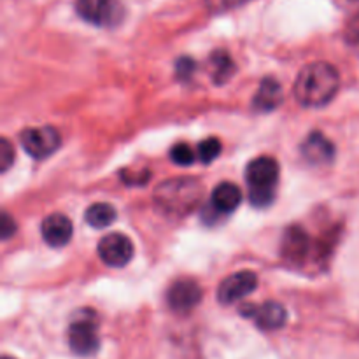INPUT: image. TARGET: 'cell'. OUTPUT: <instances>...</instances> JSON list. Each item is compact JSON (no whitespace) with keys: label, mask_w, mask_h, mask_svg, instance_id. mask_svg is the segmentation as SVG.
Instances as JSON below:
<instances>
[{"label":"cell","mask_w":359,"mask_h":359,"mask_svg":"<svg viewBox=\"0 0 359 359\" xmlns=\"http://www.w3.org/2000/svg\"><path fill=\"white\" fill-rule=\"evenodd\" d=\"M339 88V70L332 63L314 62L300 70L293 95L304 107H325L335 98Z\"/></svg>","instance_id":"1"},{"label":"cell","mask_w":359,"mask_h":359,"mask_svg":"<svg viewBox=\"0 0 359 359\" xmlns=\"http://www.w3.org/2000/svg\"><path fill=\"white\" fill-rule=\"evenodd\" d=\"M202 184L193 177H174L158 184L154 203L167 217H186L202 200Z\"/></svg>","instance_id":"2"},{"label":"cell","mask_w":359,"mask_h":359,"mask_svg":"<svg viewBox=\"0 0 359 359\" xmlns=\"http://www.w3.org/2000/svg\"><path fill=\"white\" fill-rule=\"evenodd\" d=\"M245 181L252 205L269 207L276 198V186L279 181V163L276 158L258 156L249 161L245 168Z\"/></svg>","instance_id":"3"},{"label":"cell","mask_w":359,"mask_h":359,"mask_svg":"<svg viewBox=\"0 0 359 359\" xmlns=\"http://www.w3.org/2000/svg\"><path fill=\"white\" fill-rule=\"evenodd\" d=\"M69 347L77 356H93L100 347L98 339V321L97 314L90 309H83L72 318L69 326Z\"/></svg>","instance_id":"4"},{"label":"cell","mask_w":359,"mask_h":359,"mask_svg":"<svg viewBox=\"0 0 359 359\" xmlns=\"http://www.w3.org/2000/svg\"><path fill=\"white\" fill-rule=\"evenodd\" d=\"M20 144L25 153L30 154L34 160H44L60 149L62 137L53 126H37V128L23 130L20 135Z\"/></svg>","instance_id":"5"},{"label":"cell","mask_w":359,"mask_h":359,"mask_svg":"<svg viewBox=\"0 0 359 359\" xmlns=\"http://www.w3.org/2000/svg\"><path fill=\"white\" fill-rule=\"evenodd\" d=\"M76 11L93 27H116L125 14L119 0H76Z\"/></svg>","instance_id":"6"},{"label":"cell","mask_w":359,"mask_h":359,"mask_svg":"<svg viewBox=\"0 0 359 359\" xmlns=\"http://www.w3.org/2000/svg\"><path fill=\"white\" fill-rule=\"evenodd\" d=\"M244 318L252 319L255 325L263 332H276L280 330L287 321V311L279 302H265V304H248L241 309Z\"/></svg>","instance_id":"7"},{"label":"cell","mask_w":359,"mask_h":359,"mask_svg":"<svg viewBox=\"0 0 359 359\" xmlns=\"http://www.w3.org/2000/svg\"><path fill=\"white\" fill-rule=\"evenodd\" d=\"M258 287V276L251 270H241L228 276L217 287V300L223 305L237 304Z\"/></svg>","instance_id":"8"},{"label":"cell","mask_w":359,"mask_h":359,"mask_svg":"<svg viewBox=\"0 0 359 359\" xmlns=\"http://www.w3.org/2000/svg\"><path fill=\"white\" fill-rule=\"evenodd\" d=\"M98 258L112 269L126 266L133 258V244L126 235L109 233L98 242L97 245Z\"/></svg>","instance_id":"9"},{"label":"cell","mask_w":359,"mask_h":359,"mask_svg":"<svg viewBox=\"0 0 359 359\" xmlns=\"http://www.w3.org/2000/svg\"><path fill=\"white\" fill-rule=\"evenodd\" d=\"M316 249L319 251L321 248L319 245L314 248L307 231L302 226H298V224H294V226L287 228L286 233H284L280 252H283L286 262L293 263V265H300V263L307 262V258Z\"/></svg>","instance_id":"10"},{"label":"cell","mask_w":359,"mask_h":359,"mask_svg":"<svg viewBox=\"0 0 359 359\" xmlns=\"http://www.w3.org/2000/svg\"><path fill=\"white\" fill-rule=\"evenodd\" d=\"M202 287L193 279H179L168 287L167 302L168 307L179 314L193 311L202 302Z\"/></svg>","instance_id":"11"},{"label":"cell","mask_w":359,"mask_h":359,"mask_svg":"<svg viewBox=\"0 0 359 359\" xmlns=\"http://www.w3.org/2000/svg\"><path fill=\"white\" fill-rule=\"evenodd\" d=\"M72 221L65 216V214H49L48 217H44L41 224V235L44 238V242L51 248H65L67 244L72 238Z\"/></svg>","instance_id":"12"},{"label":"cell","mask_w":359,"mask_h":359,"mask_svg":"<svg viewBox=\"0 0 359 359\" xmlns=\"http://www.w3.org/2000/svg\"><path fill=\"white\" fill-rule=\"evenodd\" d=\"M300 153L304 160L311 165H328L335 158V146L332 140L321 132H312L307 139L302 142Z\"/></svg>","instance_id":"13"},{"label":"cell","mask_w":359,"mask_h":359,"mask_svg":"<svg viewBox=\"0 0 359 359\" xmlns=\"http://www.w3.org/2000/svg\"><path fill=\"white\" fill-rule=\"evenodd\" d=\"M242 202V191L233 182H221L214 188L212 196H210V209L216 210L217 214H231L237 210Z\"/></svg>","instance_id":"14"},{"label":"cell","mask_w":359,"mask_h":359,"mask_svg":"<svg viewBox=\"0 0 359 359\" xmlns=\"http://www.w3.org/2000/svg\"><path fill=\"white\" fill-rule=\"evenodd\" d=\"M283 104V88L273 77H265L252 98V107L258 112H272Z\"/></svg>","instance_id":"15"},{"label":"cell","mask_w":359,"mask_h":359,"mask_svg":"<svg viewBox=\"0 0 359 359\" xmlns=\"http://www.w3.org/2000/svg\"><path fill=\"white\" fill-rule=\"evenodd\" d=\"M235 70H237L235 62L226 51H214L209 56V74L214 84L228 83L233 77Z\"/></svg>","instance_id":"16"},{"label":"cell","mask_w":359,"mask_h":359,"mask_svg":"<svg viewBox=\"0 0 359 359\" xmlns=\"http://www.w3.org/2000/svg\"><path fill=\"white\" fill-rule=\"evenodd\" d=\"M346 14V41L359 51V0H335Z\"/></svg>","instance_id":"17"},{"label":"cell","mask_w":359,"mask_h":359,"mask_svg":"<svg viewBox=\"0 0 359 359\" xmlns=\"http://www.w3.org/2000/svg\"><path fill=\"white\" fill-rule=\"evenodd\" d=\"M116 216H118V212H116L114 207H112L111 203H105V202L93 203V205L88 207V210L84 212V219H86V223L90 224L91 228H97V230L111 226V224L116 221Z\"/></svg>","instance_id":"18"},{"label":"cell","mask_w":359,"mask_h":359,"mask_svg":"<svg viewBox=\"0 0 359 359\" xmlns=\"http://www.w3.org/2000/svg\"><path fill=\"white\" fill-rule=\"evenodd\" d=\"M221 140L216 139V137H209V139L202 140L196 147V158H198L202 163H212L217 156L221 154Z\"/></svg>","instance_id":"19"},{"label":"cell","mask_w":359,"mask_h":359,"mask_svg":"<svg viewBox=\"0 0 359 359\" xmlns=\"http://www.w3.org/2000/svg\"><path fill=\"white\" fill-rule=\"evenodd\" d=\"M170 158L174 163L181 165V167H188V165H191L193 161L196 160V153L191 149V146L181 142V144H175V146L172 147Z\"/></svg>","instance_id":"20"},{"label":"cell","mask_w":359,"mask_h":359,"mask_svg":"<svg viewBox=\"0 0 359 359\" xmlns=\"http://www.w3.org/2000/svg\"><path fill=\"white\" fill-rule=\"evenodd\" d=\"M251 0H205V6L210 13H226V11L241 7Z\"/></svg>","instance_id":"21"},{"label":"cell","mask_w":359,"mask_h":359,"mask_svg":"<svg viewBox=\"0 0 359 359\" xmlns=\"http://www.w3.org/2000/svg\"><path fill=\"white\" fill-rule=\"evenodd\" d=\"M14 161V149L7 139L0 140V170L7 172Z\"/></svg>","instance_id":"22"},{"label":"cell","mask_w":359,"mask_h":359,"mask_svg":"<svg viewBox=\"0 0 359 359\" xmlns=\"http://www.w3.org/2000/svg\"><path fill=\"white\" fill-rule=\"evenodd\" d=\"M14 233H16V223H14V219L9 214L4 212L2 221H0V235H2L4 241H7V238L13 237Z\"/></svg>","instance_id":"23"},{"label":"cell","mask_w":359,"mask_h":359,"mask_svg":"<svg viewBox=\"0 0 359 359\" xmlns=\"http://www.w3.org/2000/svg\"><path fill=\"white\" fill-rule=\"evenodd\" d=\"M195 62H193L191 58H181L177 62V67H175V70H177V76L181 77V79H188L189 76H191L193 72H195Z\"/></svg>","instance_id":"24"},{"label":"cell","mask_w":359,"mask_h":359,"mask_svg":"<svg viewBox=\"0 0 359 359\" xmlns=\"http://www.w3.org/2000/svg\"><path fill=\"white\" fill-rule=\"evenodd\" d=\"M2 359H14V358H11V356H4Z\"/></svg>","instance_id":"25"}]
</instances>
